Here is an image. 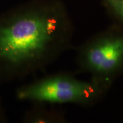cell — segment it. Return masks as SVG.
Wrapping results in <instances>:
<instances>
[{
  "label": "cell",
  "mask_w": 123,
  "mask_h": 123,
  "mask_svg": "<svg viewBox=\"0 0 123 123\" xmlns=\"http://www.w3.org/2000/svg\"><path fill=\"white\" fill-rule=\"evenodd\" d=\"M73 35L56 5H34L0 15V82L45 69L70 48Z\"/></svg>",
  "instance_id": "cell-1"
},
{
  "label": "cell",
  "mask_w": 123,
  "mask_h": 123,
  "mask_svg": "<svg viewBox=\"0 0 123 123\" xmlns=\"http://www.w3.org/2000/svg\"><path fill=\"white\" fill-rule=\"evenodd\" d=\"M107 91L91 79L81 80L70 73H60L21 86L15 96L18 100L33 103L92 106L100 101Z\"/></svg>",
  "instance_id": "cell-2"
},
{
  "label": "cell",
  "mask_w": 123,
  "mask_h": 123,
  "mask_svg": "<svg viewBox=\"0 0 123 123\" xmlns=\"http://www.w3.org/2000/svg\"><path fill=\"white\" fill-rule=\"evenodd\" d=\"M76 61L79 71L108 90L123 68V34L113 29L95 34L78 47Z\"/></svg>",
  "instance_id": "cell-3"
},
{
  "label": "cell",
  "mask_w": 123,
  "mask_h": 123,
  "mask_svg": "<svg viewBox=\"0 0 123 123\" xmlns=\"http://www.w3.org/2000/svg\"><path fill=\"white\" fill-rule=\"evenodd\" d=\"M49 104L35 103L26 112L23 121L27 123H64L67 122L65 112L55 107H48Z\"/></svg>",
  "instance_id": "cell-4"
},
{
  "label": "cell",
  "mask_w": 123,
  "mask_h": 123,
  "mask_svg": "<svg viewBox=\"0 0 123 123\" xmlns=\"http://www.w3.org/2000/svg\"><path fill=\"white\" fill-rule=\"evenodd\" d=\"M105 5L123 21V0H104Z\"/></svg>",
  "instance_id": "cell-5"
},
{
  "label": "cell",
  "mask_w": 123,
  "mask_h": 123,
  "mask_svg": "<svg viewBox=\"0 0 123 123\" xmlns=\"http://www.w3.org/2000/svg\"><path fill=\"white\" fill-rule=\"evenodd\" d=\"M6 116L4 108L3 107L2 101H1V98H0V123L6 122Z\"/></svg>",
  "instance_id": "cell-6"
}]
</instances>
